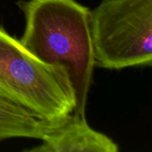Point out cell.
Masks as SVG:
<instances>
[{
	"instance_id": "1",
	"label": "cell",
	"mask_w": 152,
	"mask_h": 152,
	"mask_svg": "<svg viewBox=\"0 0 152 152\" xmlns=\"http://www.w3.org/2000/svg\"><path fill=\"white\" fill-rule=\"evenodd\" d=\"M17 4L25 19L20 41L41 61L67 71L75 96L72 112L86 116L95 67L90 9L76 0H22Z\"/></svg>"
},
{
	"instance_id": "2",
	"label": "cell",
	"mask_w": 152,
	"mask_h": 152,
	"mask_svg": "<svg viewBox=\"0 0 152 152\" xmlns=\"http://www.w3.org/2000/svg\"><path fill=\"white\" fill-rule=\"evenodd\" d=\"M0 98L46 121L63 118L75 108L67 71L38 60L1 26Z\"/></svg>"
},
{
	"instance_id": "3",
	"label": "cell",
	"mask_w": 152,
	"mask_h": 152,
	"mask_svg": "<svg viewBox=\"0 0 152 152\" xmlns=\"http://www.w3.org/2000/svg\"><path fill=\"white\" fill-rule=\"evenodd\" d=\"M95 66L152 65V0H102L90 10Z\"/></svg>"
},
{
	"instance_id": "4",
	"label": "cell",
	"mask_w": 152,
	"mask_h": 152,
	"mask_svg": "<svg viewBox=\"0 0 152 152\" xmlns=\"http://www.w3.org/2000/svg\"><path fill=\"white\" fill-rule=\"evenodd\" d=\"M45 121L38 146L29 152H118V144L110 137L92 128L86 116L70 114Z\"/></svg>"
},
{
	"instance_id": "5",
	"label": "cell",
	"mask_w": 152,
	"mask_h": 152,
	"mask_svg": "<svg viewBox=\"0 0 152 152\" xmlns=\"http://www.w3.org/2000/svg\"><path fill=\"white\" fill-rule=\"evenodd\" d=\"M44 130L45 120L0 98V142L20 138L40 140Z\"/></svg>"
}]
</instances>
